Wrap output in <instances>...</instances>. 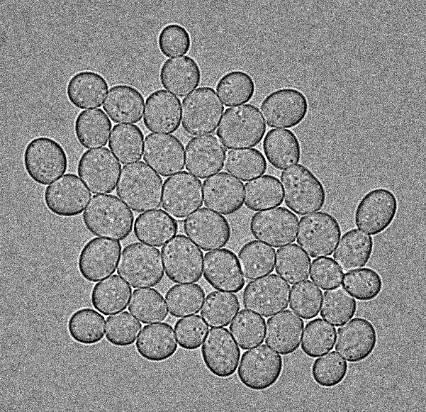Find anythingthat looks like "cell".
Instances as JSON below:
<instances>
[{
	"label": "cell",
	"mask_w": 426,
	"mask_h": 412,
	"mask_svg": "<svg viewBox=\"0 0 426 412\" xmlns=\"http://www.w3.org/2000/svg\"><path fill=\"white\" fill-rule=\"evenodd\" d=\"M131 287L117 275L97 283L92 289L91 301L97 311L106 316L125 310L130 301Z\"/></svg>",
	"instance_id": "e575fe53"
},
{
	"label": "cell",
	"mask_w": 426,
	"mask_h": 412,
	"mask_svg": "<svg viewBox=\"0 0 426 412\" xmlns=\"http://www.w3.org/2000/svg\"><path fill=\"white\" fill-rule=\"evenodd\" d=\"M185 234L203 250L224 247L231 236L228 220L219 213L201 208L184 221Z\"/></svg>",
	"instance_id": "ffe728a7"
},
{
	"label": "cell",
	"mask_w": 426,
	"mask_h": 412,
	"mask_svg": "<svg viewBox=\"0 0 426 412\" xmlns=\"http://www.w3.org/2000/svg\"><path fill=\"white\" fill-rule=\"evenodd\" d=\"M284 193L279 179L266 174L245 185V204L252 211H259L280 206Z\"/></svg>",
	"instance_id": "8d00e7d4"
},
{
	"label": "cell",
	"mask_w": 426,
	"mask_h": 412,
	"mask_svg": "<svg viewBox=\"0 0 426 412\" xmlns=\"http://www.w3.org/2000/svg\"><path fill=\"white\" fill-rule=\"evenodd\" d=\"M336 329L322 320L315 318L307 323L301 342L303 353L315 358L330 352L334 347L336 340Z\"/></svg>",
	"instance_id": "681fc988"
},
{
	"label": "cell",
	"mask_w": 426,
	"mask_h": 412,
	"mask_svg": "<svg viewBox=\"0 0 426 412\" xmlns=\"http://www.w3.org/2000/svg\"><path fill=\"white\" fill-rule=\"evenodd\" d=\"M224 106L215 90L210 87L196 89L182 101L181 125L192 136L212 133L218 127Z\"/></svg>",
	"instance_id": "52a82bcc"
},
{
	"label": "cell",
	"mask_w": 426,
	"mask_h": 412,
	"mask_svg": "<svg viewBox=\"0 0 426 412\" xmlns=\"http://www.w3.org/2000/svg\"><path fill=\"white\" fill-rule=\"evenodd\" d=\"M395 194L386 188H376L359 201L354 211V223L361 230L376 235L386 230L398 211Z\"/></svg>",
	"instance_id": "4fadbf2b"
},
{
	"label": "cell",
	"mask_w": 426,
	"mask_h": 412,
	"mask_svg": "<svg viewBox=\"0 0 426 412\" xmlns=\"http://www.w3.org/2000/svg\"><path fill=\"white\" fill-rule=\"evenodd\" d=\"M342 235L339 222L331 214L321 211L300 219L298 244L311 257L331 255Z\"/></svg>",
	"instance_id": "9c48e42d"
},
{
	"label": "cell",
	"mask_w": 426,
	"mask_h": 412,
	"mask_svg": "<svg viewBox=\"0 0 426 412\" xmlns=\"http://www.w3.org/2000/svg\"><path fill=\"white\" fill-rule=\"evenodd\" d=\"M262 147L267 160L276 169H285L300 161L301 144L296 135L291 130H269L264 137Z\"/></svg>",
	"instance_id": "836d02e7"
},
{
	"label": "cell",
	"mask_w": 426,
	"mask_h": 412,
	"mask_svg": "<svg viewBox=\"0 0 426 412\" xmlns=\"http://www.w3.org/2000/svg\"><path fill=\"white\" fill-rule=\"evenodd\" d=\"M128 311L142 323L164 321L168 314L162 295L155 289H139L133 292Z\"/></svg>",
	"instance_id": "ee69618b"
},
{
	"label": "cell",
	"mask_w": 426,
	"mask_h": 412,
	"mask_svg": "<svg viewBox=\"0 0 426 412\" xmlns=\"http://www.w3.org/2000/svg\"><path fill=\"white\" fill-rule=\"evenodd\" d=\"M291 287L276 274H269L249 282L242 294L244 307L264 317L285 309L288 304Z\"/></svg>",
	"instance_id": "5bb4252c"
},
{
	"label": "cell",
	"mask_w": 426,
	"mask_h": 412,
	"mask_svg": "<svg viewBox=\"0 0 426 412\" xmlns=\"http://www.w3.org/2000/svg\"><path fill=\"white\" fill-rule=\"evenodd\" d=\"M267 167L264 156L255 148L230 150L225 160V170L242 181L259 177Z\"/></svg>",
	"instance_id": "f6af8a7d"
},
{
	"label": "cell",
	"mask_w": 426,
	"mask_h": 412,
	"mask_svg": "<svg viewBox=\"0 0 426 412\" xmlns=\"http://www.w3.org/2000/svg\"><path fill=\"white\" fill-rule=\"evenodd\" d=\"M357 311V302L343 287L326 290L322 301L320 316L327 322L340 326L350 320Z\"/></svg>",
	"instance_id": "c3c4849f"
},
{
	"label": "cell",
	"mask_w": 426,
	"mask_h": 412,
	"mask_svg": "<svg viewBox=\"0 0 426 412\" xmlns=\"http://www.w3.org/2000/svg\"><path fill=\"white\" fill-rule=\"evenodd\" d=\"M122 247L118 240L94 238L82 248L78 269L87 282H97L113 274L120 259Z\"/></svg>",
	"instance_id": "2e32d148"
},
{
	"label": "cell",
	"mask_w": 426,
	"mask_h": 412,
	"mask_svg": "<svg viewBox=\"0 0 426 412\" xmlns=\"http://www.w3.org/2000/svg\"><path fill=\"white\" fill-rule=\"evenodd\" d=\"M343 288L359 301H371L381 293L383 282L380 274L371 268H362L344 274Z\"/></svg>",
	"instance_id": "f907efd6"
},
{
	"label": "cell",
	"mask_w": 426,
	"mask_h": 412,
	"mask_svg": "<svg viewBox=\"0 0 426 412\" xmlns=\"http://www.w3.org/2000/svg\"><path fill=\"white\" fill-rule=\"evenodd\" d=\"M67 330L75 342L84 345H95L104 337L105 318L93 308H82L69 316Z\"/></svg>",
	"instance_id": "f35d334b"
},
{
	"label": "cell",
	"mask_w": 426,
	"mask_h": 412,
	"mask_svg": "<svg viewBox=\"0 0 426 412\" xmlns=\"http://www.w3.org/2000/svg\"><path fill=\"white\" fill-rule=\"evenodd\" d=\"M310 262L297 244H291L277 250L276 272L288 284H296L308 278Z\"/></svg>",
	"instance_id": "60d3db41"
},
{
	"label": "cell",
	"mask_w": 426,
	"mask_h": 412,
	"mask_svg": "<svg viewBox=\"0 0 426 412\" xmlns=\"http://www.w3.org/2000/svg\"><path fill=\"white\" fill-rule=\"evenodd\" d=\"M169 313L176 318L197 314L205 299V291L198 284H176L165 294Z\"/></svg>",
	"instance_id": "bcb514c9"
},
{
	"label": "cell",
	"mask_w": 426,
	"mask_h": 412,
	"mask_svg": "<svg viewBox=\"0 0 426 412\" xmlns=\"http://www.w3.org/2000/svg\"><path fill=\"white\" fill-rule=\"evenodd\" d=\"M343 272L330 257L315 259L310 267V279L321 289L327 290L340 286Z\"/></svg>",
	"instance_id": "6f0895ef"
},
{
	"label": "cell",
	"mask_w": 426,
	"mask_h": 412,
	"mask_svg": "<svg viewBox=\"0 0 426 412\" xmlns=\"http://www.w3.org/2000/svg\"><path fill=\"white\" fill-rule=\"evenodd\" d=\"M323 293L310 281H304L292 286L290 308L298 316L309 320L319 313Z\"/></svg>",
	"instance_id": "db71d44e"
},
{
	"label": "cell",
	"mask_w": 426,
	"mask_h": 412,
	"mask_svg": "<svg viewBox=\"0 0 426 412\" xmlns=\"http://www.w3.org/2000/svg\"><path fill=\"white\" fill-rule=\"evenodd\" d=\"M203 277L212 287L222 291L239 292L245 283L236 255L227 248L206 253Z\"/></svg>",
	"instance_id": "cb8c5ba5"
},
{
	"label": "cell",
	"mask_w": 426,
	"mask_h": 412,
	"mask_svg": "<svg viewBox=\"0 0 426 412\" xmlns=\"http://www.w3.org/2000/svg\"><path fill=\"white\" fill-rule=\"evenodd\" d=\"M202 204V183L190 173L182 171L164 181L162 207L168 213L176 218H185Z\"/></svg>",
	"instance_id": "d6986e66"
},
{
	"label": "cell",
	"mask_w": 426,
	"mask_h": 412,
	"mask_svg": "<svg viewBox=\"0 0 426 412\" xmlns=\"http://www.w3.org/2000/svg\"><path fill=\"white\" fill-rule=\"evenodd\" d=\"M335 350L349 362L365 360L374 352L377 333L373 324L364 318H354L340 327Z\"/></svg>",
	"instance_id": "44dd1931"
},
{
	"label": "cell",
	"mask_w": 426,
	"mask_h": 412,
	"mask_svg": "<svg viewBox=\"0 0 426 412\" xmlns=\"http://www.w3.org/2000/svg\"><path fill=\"white\" fill-rule=\"evenodd\" d=\"M298 219L284 207L257 212L250 221L253 236L264 243L279 247L296 240Z\"/></svg>",
	"instance_id": "e0dca14e"
},
{
	"label": "cell",
	"mask_w": 426,
	"mask_h": 412,
	"mask_svg": "<svg viewBox=\"0 0 426 412\" xmlns=\"http://www.w3.org/2000/svg\"><path fill=\"white\" fill-rule=\"evenodd\" d=\"M266 130L259 108L252 104H243L225 111L217 135L228 149L248 148L261 142Z\"/></svg>",
	"instance_id": "3957f363"
},
{
	"label": "cell",
	"mask_w": 426,
	"mask_h": 412,
	"mask_svg": "<svg viewBox=\"0 0 426 412\" xmlns=\"http://www.w3.org/2000/svg\"><path fill=\"white\" fill-rule=\"evenodd\" d=\"M216 91L225 106L247 103L253 97L255 84L248 73L233 70L223 75L216 84Z\"/></svg>",
	"instance_id": "7bdbcfd3"
},
{
	"label": "cell",
	"mask_w": 426,
	"mask_h": 412,
	"mask_svg": "<svg viewBox=\"0 0 426 412\" xmlns=\"http://www.w3.org/2000/svg\"><path fill=\"white\" fill-rule=\"evenodd\" d=\"M158 47L167 57L186 54L191 46L189 31L181 25L169 23L160 30L157 38Z\"/></svg>",
	"instance_id": "11a10c76"
},
{
	"label": "cell",
	"mask_w": 426,
	"mask_h": 412,
	"mask_svg": "<svg viewBox=\"0 0 426 412\" xmlns=\"http://www.w3.org/2000/svg\"><path fill=\"white\" fill-rule=\"evenodd\" d=\"M138 353L150 362H162L177 350V342L171 325L167 323L145 325L135 343Z\"/></svg>",
	"instance_id": "4dcf8cb0"
},
{
	"label": "cell",
	"mask_w": 426,
	"mask_h": 412,
	"mask_svg": "<svg viewBox=\"0 0 426 412\" xmlns=\"http://www.w3.org/2000/svg\"><path fill=\"white\" fill-rule=\"evenodd\" d=\"M108 89L106 79L99 73L84 70L68 81L66 93L69 102L79 109L100 107Z\"/></svg>",
	"instance_id": "f546056e"
},
{
	"label": "cell",
	"mask_w": 426,
	"mask_h": 412,
	"mask_svg": "<svg viewBox=\"0 0 426 412\" xmlns=\"http://www.w3.org/2000/svg\"><path fill=\"white\" fill-rule=\"evenodd\" d=\"M83 222L93 235L123 240L131 233L134 216L114 195H94L83 212Z\"/></svg>",
	"instance_id": "6da1fadb"
},
{
	"label": "cell",
	"mask_w": 426,
	"mask_h": 412,
	"mask_svg": "<svg viewBox=\"0 0 426 412\" xmlns=\"http://www.w3.org/2000/svg\"><path fill=\"white\" fill-rule=\"evenodd\" d=\"M117 274L133 288L157 285L164 277V267L158 249L133 243L121 252Z\"/></svg>",
	"instance_id": "5b68a950"
},
{
	"label": "cell",
	"mask_w": 426,
	"mask_h": 412,
	"mask_svg": "<svg viewBox=\"0 0 426 412\" xmlns=\"http://www.w3.org/2000/svg\"><path fill=\"white\" fill-rule=\"evenodd\" d=\"M240 308L236 295L225 291H214L205 299L201 314L211 328L228 325Z\"/></svg>",
	"instance_id": "b9f144b4"
},
{
	"label": "cell",
	"mask_w": 426,
	"mask_h": 412,
	"mask_svg": "<svg viewBox=\"0 0 426 412\" xmlns=\"http://www.w3.org/2000/svg\"><path fill=\"white\" fill-rule=\"evenodd\" d=\"M91 194L77 175L68 173L49 184L44 192L47 209L60 217L81 214Z\"/></svg>",
	"instance_id": "9a60e30c"
},
{
	"label": "cell",
	"mask_w": 426,
	"mask_h": 412,
	"mask_svg": "<svg viewBox=\"0 0 426 412\" xmlns=\"http://www.w3.org/2000/svg\"><path fill=\"white\" fill-rule=\"evenodd\" d=\"M283 369L281 356L266 345L245 352L237 369L240 382L247 388L262 391L272 386Z\"/></svg>",
	"instance_id": "30bf717a"
},
{
	"label": "cell",
	"mask_w": 426,
	"mask_h": 412,
	"mask_svg": "<svg viewBox=\"0 0 426 412\" xmlns=\"http://www.w3.org/2000/svg\"><path fill=\"white\" fill-rule=\"evenodd\" d=\"M143 150L144 161L162 177L174 175L184 167V147L174 135L150 133Z\"/></svg>",
	"instance_id": "7402d4cb"
},
{
	"label": "cell",
	"mask_w": 426,
	"mask_h": 412,
	"mask_svg": "<svg viewBox=\"0 0 426 412\" xmlns=\"http://www.w3.org/2000/svg\"><path fill=\"white\" fill-rule=\"evenodd\" d=\"M180 99L164 89L152 92L145 100L143 123L151 132L171 133L181 123Z\"/></svg>",
	"instance_id": "484cf974"
},
{
	"label": "cell",
	"mask_w": 426,
	"mask_h": 412,
	"mask_svg": "<svg viewBox=\"0 0 426 412\" xmlns=\"http://www.w3.org/2000/svg\"><path fill=\"white\" fill-rule=\"evenodd\" d=\"M347 370V362L337 352L332 351L314 360L311 375L319 386L331 388L344 380Z\"/></svg>",
	"instance_id": "816d5d0a"
},
{
	"label": "cell",
	"mask_w": 426,
	"mask_h": 412,
	"mask_svg": "<svg viewBox=\"0 0 426 412\" xmlns=\"http://www.w3.org/2000/svg\"><path fill=\"white\" fill-rule=\"evenodd\" d=\"M23 165L32 180L40 185H47L66 172L68 159L65 149L57 140L40 136L26 145Z\"/></svg>",
	"instance_id": "8992f818"
},
{
	"label": "cell",
	"mask_w": 426,
	"mask_h": 412,
	"mask_svg": "<svg viewBox=\"0 0 426 412\" xmlns=\"http://www.w3.org/2000/svg\"><path fill=\"white\" fill-rule=\"evenodd\" d=\"M238 259L245 277L254 280L273 272L275 250L258 240H251L241 247Z\"/></svg>",
	"instance_id": "74e56055"
},
{
	"label": "cell",
	"mask_w": 426,
	"mask_h": 412,
	"mask_svg": "<svg viewBox=\"0 0 426 412\" xmlns=\"http://www.w3.org/2000/svg\"><path fill=\"white\" fill-rule=\"evenodd\" d=\"M144 135L133 124H117L112 129L108 147L122 164L140 160L143 150Z\"/></svg>",
	"instance_id": "ab89813d"
},
{
	"label": "cell",
	"mask_w": 426,
	"mask_h": 412,
	"mask_svg": "<svg viewBox=\"0 0 426 412\" xmlns=\"http://www.w3.org/2000/svg\"><path fill=\"white\" fill-rule=\"evenodd\" d=\"M281 181L286 205L303 216L320 210L325 204V189L319 179L303 165L284 170Z\"/></svg>",
	"instance_id": "277c9868"
},
{
	"label": "cell",
	"mask_w": 426,
	"mask_h": 412,
	"mask_svg": "<svg viewBox=\"0 0 426 412\" xmlns=\"http://www.w3.org/2000/svg\"><path fill=\"white\" fill-rule=\"evenodd\" d=\"M178 223L167 212L157 209L140 213L134 223V234L140 242L161 247L174 238Z\"/></svg>",
	"instance_id": "1f68e13d"
},
{
	"label": "cell",
	"mask_w": 426,
	"mask_h": 412,
	"mask_svg": "<svg viewBox=\"0 0 426 412\" xmlns=\"http://www.w3.org/2000/svg\"><path fill=\"white\" fill-rule=\"evenodd\" d=\"M303 326V321L291 310L276 313L267 322L266 344L282 355L292 354L300 346Z\"/></svg>",
	"instance_id": "4316f807"
},
{
	"label": "cell",
	"mask_w": 426,
	"mask_h": 412,
	"mask_svg": "<svg viewBox=\"0 0 426 412\" xmlns=\"http://www.w3.org/2000/svg\"><path fill=\"white\" fill-rule=\"evenodd\" d=\"M201 357L212 374L228 378L236 372L240 350L227 328H212L203 343Z\"/></svg>",
	"instance_id": "ac0fdd59"
},
{
	"label": "cell",
	"mask_w": 426,
	"mask_h": 412,
	"mask_svg": "<svg viewBox=\"0 0 426 412\" xmlns=\"http://www.w3.org/2000/svg\"><path fill=\"white\" fill-rule=\"evenodd\" d=\"M309 104L306 95L294 88H281L269 94L260 110L267 124L271 128H293L306 117Z\"/></svg>",
	"instance_id": "8fae6325"
},
{
	"label": "cell",
	"mask_w": 426,
	"mask_h": 412,
	"mask_svg": "<svg viewBox=\"0 0 426 412\" xmlns=\"http://www.w3.org/2000/svg\"><path fill=\"white\" fill-rule=\"evenodd\" d=\"M208 325L198 315L178 320L174 325L177 343L185 350L198 349L203 343L208 330Z\"/></svg>",
	"instance_id": "9f6ffc18"
},
{
	"label": "cell",
	"mask_w": 426,
	"mask_h": 412,
	"mask_svg": "<svg viewBox=\"0 0 426 412\" xmlns=\"http://www.w3.org/2000/svg\"><path fill=\"white\" fill-rule=\"evenodd\" d=\"M111 121L101 108L81 111L74 121V133L80 145L86 149L107 144Z\"/></svg>",
	"instance_id": "d590c367"
},
{
	"label": "cell",
	"mask_w": 426,
	"mask_h": 412,
	"mask_svg": "<svg viewBox=\"0 0 426 412\" xmlns=\"http://www.w3.org/2000/svg\"><path fill=\"white\" fill-rule=\"evenodd\" d=\"M162 179L143 162L123 167L116 194L135 212L158 208L161 206Z\"/></svg>",
	"instance_id": "7a4b0ae2"
},
{
	"label": "cell",
	"mask_w": 426,
	"mask_h": 412,
	"mask_svg": "<svg viewBox=\"0 0 426 412\" xmlns=\"http://www.w3.org/2000/svg\"><path fill=\"white\" fill-rule=\"evenodd\" d=\"M265 320L248 310H242L230 325V330L236 343L242 350L261 345L265 337Z\"/></svg>",
	"instance_id": "7dc6e473"
},
{
	"label": "cell",
	"mask_w": 426,
	"mask_h": 412,
	"mask_svg": "<svg viewBox=\"0 0 426 412\" xmlns=\"http://www.w3.org/2000/svg\"><path fill=\"white\" fill-rule=\"evenodd\" d=\"M167 277L174 283L191 284L200 280L203 252L184 235H177L162 247Z\"/></svg>",
	"instance_id": "ba28073f"
},
{
	"label": "cell",
	"mask_w": 426,
	"mask_h": 412,
	"mask_svg": "<svg viewBox=\"0 0 426 412\" xmlns=\"http://www.w3.org/2000/svg\"><path fill=\"white\" fill-rule=\"evenodd\" d=\"M244 184L226 172L214 174L203 183L205 206L218 213L232 214L244 203Z\"/></svg>",
	"instance_id": "d4e9b609"
},
{
	"label": "cell",
	"mask_w": 426,
	"mask_h": 412,
	"mask_svg": "<svg viewBox=\"0 0 426 412\" xmlns=\"http://www.w3.org/2000/svg\"><path fill=\"white\" fill-rule=\"evenodd\" d=\"M201 72L191 57L181 56L167 59L162 65L159 79L162 87L178 97H184L194 90L201 82Z\"/></svg>",
	"instance_id": "83f0119b"
},
{
	"label": "cell",
	"mask_w": 426,
	"mask_h": 412,
	"mask_svg": "<svg viewBox=\"0 0 426 412\" xmlns=\"http://www.w3.org/2000/svg\"><path fill=\"white\" fill-rule=\"evenodd\" d=\"M141 328L138 320L123 311L106 318V338L114 346L128 347L135 343Z\"/></svg>",
	"instance_id": "f5cc1de1"
},
{
	"label": "cell",
	"mask_w": 426,
	"mask_h": 412,
	"mask_svg": "<svg viewBox=\"0 0 426 412\" xmlns=\"http://www.w3.org/2000/svg\"><path fill=\"white\" fill-rule=\"evenodd\" d=\"M373 248L372 237L353 228L342 235L333 257L340 269L351 272L360 269L368 263Z\"/></svg>",
	"instance_id": "d6a6232c"
},
{
	"label": "cell",
	"mask_w": 426,
	"mask_h": 412,
	"mask_svg": "<svg viewBox=\"0 0 426 412\" xmlns=\"http://www.w3.org/2000/svg\"><path fill=\"white\" fill-rule=\"evenodd\" d=\"M121 165L107 147L85 151L77 164V173L93 194L112 192L120 175Z\"/></svg>",
	"instance_id": "7c38bea8"
},
{
	"label": "cell",
	"mask_w": 426,
	"mask_h": 412,
	"mask_svg": "<svg viewBox=\"0 0 426 412\" xmlns=\"http://www.w3.org/2000/svg\"><path fill=\"white\" fill-rule=\"evenodd\" d=\"M145 100L141 92L128 84H116L110 88L103 105L114 123H135L142 116Z\"/></svg>",
	"instance_id": "f1b7e54d"
},
{
	"label": "cell",
	"mask_w": 426,
	"mask_h": 412,
	"mask_svg": "<svg viewBox=\"0 0 426 412\" xmlns=\"http://www.w3.org/2000/svg\"><path fill=\"white\" fill-rule=\"evenodd\" d=\"M226 149L214 135L193 138L186 146V169L204 179L220 171L224 166Z\"/></svg>",
	"instance_id": "603a6c76"
}]
</instances>
